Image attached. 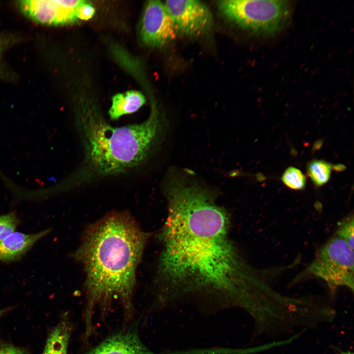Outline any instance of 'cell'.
<instances>
[{
    "label": "cell",
    "instance_id": "obj_20",
    "mask_svg": "<svg viewBox=\"0 0 354 354\" xmlns=\"http://www.w3.org/2000/svg\"><path fill=\"white\" fill-rule=\"evenodd\" d=\"M11 309V308H7L5 309H0V317L6 314Z\"/></svg>",
    "mask_w": 354,
    "mask_h": 354
},
{
    "label": "cell",
    "instance_id": "obj_22",
    "mask_svg": "<svg viewBox=\"0 0 354 354\" xmlns=\"http://www.w3.org/2000/svg\"><path fill=\"white\" fill-rule=\"evenodd\" d=\"M0 52H1V47H0Z\"/></svg>",
    "mask_w": 354,
    "mask_h": 354
},
{
    "label": "cell",
    "instance_id": "obj_21",
    "mask_svg": "<svg viewBox=\"0 0 354 354\" xmlns=\"http://www.w3.org/2000/svg\"><path fill=\"white\" fill-rule=\"evenodd\" d=\"M340 354H353V353H350V352L345 353V352H342V351H340Z\"/></svg>",
    "mask_w": 354,
    "mask_h": 354
},
{
    "label": "cell",
    "instance_id": "obj_1",
    "mask_svg": "<svg viewBox=\"0 0 354 354\" xmlns=\"http://www.w3.org/2000/svg\"><path fill=\"white\" fill-rule=\"evenodd\" d=\"M168 215L161 234V282L223 290L255 300L271 288L273 268L243 259L228 235L230 221L209 190L181 177L165 188Z\"/></svg>",
    "mask_w": 354,
    "mask_h": 354
},
{
    "label": "cell",
    "instance_id": "obj_15",
    "mask_svg": "<svg viewBox=\"0 0 354 354\" xmlns=\"http://www.w3.org/2000/svg\"><path fill=\"white\" fill-rule=\"evenodd\" d=\"M335 235L345 241L354 249V219L353 215L341 222Z\"/></svg>",
    "mask_w": 354,
    "mask_h": 354
},
{
    "label": "cell",
    "instance_id": "obj_3",
    "mask_svg": "<svg viewBox=\"0 0 354 354\" xmlns=\"http://www.w3.org/2000/svg\"><path fill=\"white\" fill-rule=\"evenodd\" d=\"M152 110L142 122L114 127L96 110L82 106L76 118L84 153L82 168L75 174L79 181L118 175L141 164L163 124L157 110Z\"/></svg>",
    "mask_w": 354,
    "mask_h": 354
},
{
    "label": "cell",
    "instance_id": "obj_9",
    "mask_svg": "<svg viewBox=\"0 0 354 354\" xmlns=\"http://www.w3.org/2000/svg\"><path fill=\"white\" fill-rule=\"evenodd\" d=\"M86 354H152L144 346L134 328L107 338Z\"/></svg>",
    "mask_w": 354,
    "mask_h": 354
},
{
    "label": "cell",
    "instance_id": "obj_17",
    "mask_svg": "<svg viewBox=\"0 0 354 354\" xmlns=\"http://www.w3.org/2000/svg\"><path fill=\"white\" fill-rule=\"evenodd\" d=\"M94 7L85 1L78 8L77 18L78 19L87 20L90 19L94 15Z\"/></svg>",
    "mask_w": 354,
    "mask_h": 354
},
{
    "label": "cell",
    "instance_id": "obj_13",
    "mask_svg": "<svg viewBox=\"0 0 354 354\" xmlns=\"http://www.w3.org/2000/svg\"><path fill=\"white\" fill-rule=\"evenodd\" d=\"M331 165L323 160H314L307 167L309 176L317 186L325 184L330 178Z\"/></svg>",
    "mask_w": 354,
    "mask_h": 354
},
{
    "label": "cell",
    "instance_id": "obj_5",
    "mask_svg": "<svg viewBox=\"0 0 354 354\" xmlns=\"http://www.w3.org/2000/svg\"><path fill=\"white\" fill-rule=\"evenodd\" d=\"M354 265V249L334 235L319 249L313 260L294 281L314 277L325 281L332 292L339 287L353 291Z\"/></svg>",
    "mask_w": 354,
    "mask_h": 354
},
{
    "label": "cell",
    "instance_id": "obj_16",
    "mask_svg": "<svg viewBox=\"0 0 354 354\" xmlns=\"http://www.w3.org/2000/svg\"><path fill=\"white\" fill-rule=\"evenodd\" d=\"M17 224L16 217L13 213L0 216V242L14 232Z\"/></svg>",
    "mask_w": 354,
    "mask_h": 354
},
{
    "label": "cell",
    "instance_id": "obj_7",
    "mask_svg": "<svg viewBox=\"0 0 354 354\" xmlns=\"http://www.w3.org/2000/svg\"><path fill=\"white\" fill-rule=\"evenodd\" d=\"M142 42L151 47L160 48L173 41L177 32L165 3L149 0L143 9L139 27Z\"/></svg>",
    "mask_w": 354,
    "mask_h": 354
},
{
    "label": "cell",
    "instance_id": "obj_12",
    "mask_svg": "<svg viewBox=\"0 0 354 354\" xmlns=\"http://www.w3.org/2000/svg\"><path fill=\"white\" fill-rule=\"evenodd\" d=\"M71 331L67 318H62L49 334L43 354H68Z\"/></svg>",
    "mask_w": 354,
    "mask_h": 354
},
{
    "label": "cell",
    "instance_id": "obj_6",
    "mask_svg": "<svg viewBox=\"0 0 354 354\" xmlns=\"http://www.w3.org/2000/svg\"><path fill=\"white\" fill-rule=\"evenodd\" d=\"M164 3L177 33L197 37L206 33L212 29L213 15L208 7L202 1L167 0Z\"/></svg>",
    "mask_w": 354,
    "mask_h": 354
},
{
    "label": "cell",
    "instance_id": "obj_11",
    "mask_svg": "<svg viewBox=\"0 0 354 354\" xmlns=\"http://www.w3.org/2000/svg\"><path fill=\"white\" fill-rule=\"evenodd\" d=\"M146 102L143 94L139 91L129 90L114 95L109 110L110 118L118 119L121 116L137 111Z\"/></svg>",
    "mask_w": 354,
    "mask_h": 354
},
{
    "label": "cell",
    "instance_id": "obj_14",
    "mask_svg": "<svg viewBox=\"0 0 354 354\" xmlns=\"http://www.w3.org/2000/svg\"><path fill=\"white\" fill-rule=\"evenodd\" d=\"M282 180L288 187L294 190H301L304 188L306 178L302 172L295 167H289L284 172Z\"/></svg>",
    "mask_w": 354,
    "mask_h": 354
},
{
    "label": "cell",
    "instance_id": "obj_4",
    "mask_svg": "<svg viewBox=\"0 0 354 354\" xmlns=\"http://www.w3.org/2000/svg\"><path fill=\"white\" fill-rule=\"evenodd\" d=\"M221 14L236 26L257 34L273 35L285 26L290 4L283 0H223L216 1Z\"/></svg>",
    "mask_w": 354,
    "mask_h": 354
},
{
    "label": "cell",
    "instance_id": "obj_10",
    "mask_svg": "<svg viewBox=\"0 0 354 354\" xmlns=\"http://www.w3.org/2000/svg\"><path fill=\"white\" fill-rule=\"evenodd\" d=\"M49 232V230H46L32 234L13 232L0 242V260L8 261L16 259Z\"/></svg>",
    "mask_w": 354,
    "mask_h": 354
},
{
    "label": "cell",
    "instance_id": "obj_8",
    "mask_svg": "<svg viewBox=\"0 0 354 354\" xmlns=\"http://www.w3.org/2000/svg\"><path fill=\"white\" fill-rule=\"evenodd\" d=\"M80 0H23L17 1L21 11L31 20L42 24L59 25L74 22Z\"/></svg>",
    "mask_w": 354,
    "mask_h": 354
},
{
    "label": "cell",
    "instance_id": "obj_18",
    "mask_svg": "<svg viewBox=\"0 0 354 354\" xmlns=\"http://www.w3.org/2000/svg\"><path fill=\"white\" fill-rule=\"evenodd\" d=\"M0 354H28L23 349L12 344L0 343Z\"/></svg>",
    "mask_w": 354,
    "mask_h": 354
},
{
    "label": "cell",
    "instance_id": "obj_19",
    "mask_svg": "<svg viewBox=\"0 0 354 354\" xmlns=\"http://www.w3.org/2000/svg\"><path fill=\"white\" fill-rule=\"evenodd\" d=\"M333 169L337 171H341L345 169V167L342 164H338L334 165L333 167Z\"/></svg>",
    "mask_w": 354,
    "mask_h": 354
},
{
    "label": "cell",
    "instance_id": "obj_2",
    "mask_svg": "<svg viewBox=\"0 0 354 354\" xmlns=\"http://www.w3.org/2000/svg\"><path fill=\"white\" fill-rule=\"evenodd\" d=\"M148 236L125 212L109 214L87 229L74 254L86 276V337L97 306L106 309L118 299L126 311L132 308L136 269Z\"/></svg>",
    "mask_w": 354,
    "mask_h": 354
}]
</instances>
